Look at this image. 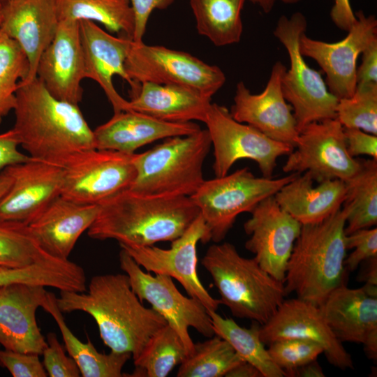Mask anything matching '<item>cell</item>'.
I'll list each match as a JSON object with an SVG mask.
<instances>
[{
	"label": "cell",
	"mask_w": 377,
	"mask_h": 377,
	"mask_svg": "<svg viewBox=\"0 0 377 377\" xmlns=\"http://www.w3.org/2000/svg\"><path fill=\"white\" fill-rule=\"evenodd\" d=\"M13 110L12 129L33 159L62 166L77 152L96 148L78 105L54 98L37 77L19 83Z\"/></svg>",
	"instance_id": "1"
},
{
	"label": "cell",
	"mask_w": 377,
	"mask_h": 377,
	"mask_svg": "<svg viewBox=\"0 0 377 377\" xmlns=\"http://www.w3.org/2000/svg\"><path fill=\"white\" fill-rule=\"evenodd\" d=\"M57 304L62 313L80 311L90 315L104 344L111 351L130 353L133 360L167 324L156 311L142 304L126 274L96 275L87 293L60 291Z\"/></svg>",
	"instance_id": "2"
},
{
	"label": "cell",
	"mask_w": 377,
	"mask_h": 377,
	"mask_svg": "<svg viewBox=\"0 0 377 377\" xmlns=\"http://www.w3.org/2000/svg\"><path fill=\"white\" fill-rule=\"evenodd\" d=\"M200 215L188 196H148L126 189L99 205L87 230L98 240L114 239L119 245L150 246L172 242Z\"/></svg>",
	"instance_id": "3"
},
{
	"label": "cell",
	"mask_w": 377,
	"mask_h": 377,
	"mask_svg": "<svg viewBox=\"0 0 377 377\" xmlns=\"http://www.w3.org/2000/svg\"><path fill=\"white\" fill-rule=\"evenodd\" d=\"M346 217L341 208L319 223L302 225L283 281L286 295L295 293L297 298L320 306L344 283Z\"/></svg>",
	"instance_id": "4"
},
{
	"label": "cell",
	"mask_w": 377,
	"mask_h": 377,
	"mask_svg": "<svg viewBox=\"0 0 377 377\" xmlns=\"http://www.w3.org/2000/svg\"><path fill=\"white\" fill-rule=\"evenodd\" d=\"M232 316L264 325L276 313L286 293L253 258L241 256L229 242L211 245L201 260Z\"/></svg>",
	"instance_id": "5"
},
{
	"label": "cell",
	"mask_w": 377,
	"mask_h": 377,
	"mask_svg": "<svg viewBox=\"0 0 377 377\" xmlns=\"http://www.w3.org/2000/svg\"><path fill=\"white\" fill-rule=\"evenodd\" d=\"M212 142L207 129L174 136L134 154L135 178L128 188L148 196H188L204 182L202 167Z\"/></svg>",
	"instance_id": "6"
},
{
	"label": "cell",
	"mask_w": 377,
	"mask_h": 377,
	"mask_svg": "<svg viewBox=\"0 0 377 377\" xmlns=\"http://www.w3.org/2000/svg\"><path fill=\"white\" fill-rule=\"evenodd\" d=\"M298 175L289 173L279 178L258 177L249 168H244L223 177L205 179L190 198L203 219L207 242L220 243L239 214L251 213L263 200L274 195Z\"/></svg>",
	"instance_id": "7"
},
{
	"label": "cell",
	"mask_w": 377,
	"mask_h": 377,
	"mask_svg": "<svg viewBox=\"0 0 377 377\" xmlns=\"http://www.w3.org/2000/svg\"><path fill=\"white\" fill-rule=\"evenodd\" d=\"M306 27L304 15L296 12L290 17L281 15L273 32L289 57L290 68L283 75L281 88L299 131L311 122L336 118L338 103L320 73L308 65L300 52V38Z\"/></svg>",
	"instance_id": "8"
},
{
	"label": "cell",
	"mask_w": 377,
	"mask_h": 377,
	"mask_svg": "<svg viewBox=\"0 0 377 377\" xmlns=\"http://www.w3.org/2000/svg\"><path fill=\"white\" fill-rule=\"evenodd\" d=\"M125 69L138 86L147 82L175 85L211 98L226 82L224 73L217 66L183 51L144 42H131Z\"/></svg>",
	"instance_id": "9"
},
{
	"label": "cell",
	"mask_w": 377,
	"mask_h": 377,
	"mask_svg": "<svg viewBox=\"0 0 377 377\" xmlns=\"http://www.w3.org/2000/svg\"><path fill=\"white\" fill-rule=\"evenodd\" d=\"M119 259L120 267L128 276L133 291L141 302H149L176 331L187 355L194 346L189 327L207 338L215 335L206 307L198 300L182 295L170 276L159 274L153 276L145 272L123 249L119 252Z\"/></svg>",
	"instance_id": "10"
},
{
	"label": "cell",
	"mask_w": 377,
	"mask_h": 377,
	"mask_svg": "<svg viewBox=\"0 0 377 377\" xmlns=\"http://www.w3.org/2000/svg\"><path fill=\"white\" fill-rule=\"evenodd\" d=\"M204 123L214 148L213 170L217 177L226 175L235 163L246 158L258 164L263 177L271 178L277 159L294 149L236 121L225 106L217 103H211Z\"/></svg>",
	"instance_id": "11"
},
{
	"label": "cell",
	"mask_w": 377,
	"mask_h": 377,
	"mask_svg": "<svg viewBox=\"0 0 377 377\" xmlns=\"http://www.w3.org/2000/svg\"><path fill=\"white\" fill-rule=\"evenodd\" d=\"M134 154L96 148L77 152L61 166V195L77 203L99 205L128 189L136 176Z\"/></svg>",
	"instance_id": "12"
},
{
	"label": "cell",
	"mask_w": 377,
	"mask_h": 377,
	"mask_svg": "<svg viewBox=\"0 0 377 377\" xmlns=\"http://www.w3.org/2000/svg\"><path fill=\"white\" fill-rule=\"evenodd\" d=\"M360 165V158L348 154L343 127L334 118L302 128L282 169L286 173L307 172L320 183L331 179L345 182L357 172Z\"/></svg>",
	"instance_id": "13"
},
{
	"label": "cell",
	"mask_w": 377,
	"mask_h": 377,
	"mask_svg": "<svg viewBox=\"0 0 377 377\" xmlns=\"http://www.w3.org/2000/svg\"><path fill=\"white\" fill-rule=\"evenodd\" d=\"M207 228L200 214L187 230L171 242L170 249L120 245L147 272L165 274L179 281L188 296L201 302L207 311H216L221 304L204 287L197 272V244L207 243Z\"/></svg>",
	"instance_id": "14"
},
{
	"label": "cell",
	"mask_w": 377,
	"mask_h": 377,
	"mask_svg": "<svg viewBox=\"0 0 377 377\" xmlns=\"http://www.w3.org/2000/svg\"><path fill=\"white\" fill-rule=\"evenodd\" d=\"M356 21L347 36L338 42L327 43L302 34L300 50L315 60L326 75L328 90L338 100L350 97L357 87V61L364 50L377 39V20L362 11L355 13Z\"/></svg>",
	"instance_id": "15"
},
{
	"label": "cell",
	"mask_w": 377,
	"mask_h": 377,
	"mask_svg": "<svg viewBox=\"0 0 377 377\" xmlns=\"http://www.w3.org/2000/svg\"><path fill=\"white\" fill-rule=\"evenodd\" d=\"M251 214L244 223L249 236L245 248L265 271L283 283L302 225L279 206L274 195L263 200Z\"/></svg>",
	"instance_id": "16"
},
{
	"label": "cell",
	"mask_w": 377,
	"mask_h": 377,
	"mask_svg": "<svg viewBox=\"0 0 377 377\" xmlns=\"http://www.w3.org/2000/svg\"><path fill=\"white\" fill-rule=\"evenodd\" d=\"M286 69L283 63L276 61L265 88L260 94H252L243 82H238L230 112L236 121L294 147L299 128L292 107L285 99L281 88L282 77Z\"/></svg>",
	"instance_id": "17"
},
{
	"label": "cell",
	"mask_w": 377,
	"mask_h": 377,
	"mask_svg": "<svg viewBox=\"0 0 377 377\" xmlns=\"http://www.w3.org/2000/svg\"><path fill=\"white\" fill-rule=\"evenodd\" d=\"M12 183L0 199V220L28 224L61 195V166L31 158L6 168Z\"/></svg>",
	"instance_id": "18"
},
{
	"label": "cell",
	"mask_w": 377,
	"mask_h": 377,
	"mask_svg": "<svg viewBox=\"0 0 377 377\" xmlns=\"http://www.w3.org/2000/svg\"><path fill=\"white\" fill-rule=\"evenodd\" d=\"M265 344L284 339H302L320 344L328 362L345 370L353 361L325 320L319 306L299 298L284 300L272 317L260 325Z\"/></svg>",
	"instance_id": "19"
},
{
	"label": "cell",
	"mask_w": 377,
	"mask_h": 377,
	"mask_svg": "<svg viewBox=\"0 0 377 377\" xmlns=\"http://www.w3.org/2000/svg\"><path fill=\"white\" fill-rule=\"evenodd\" d=\"M36 77L54 98L75 105L82 101V81L87 74L79 21L59 20L53 40L39 59Z\"/></svg>",
	"instance_id": "20"
},
{
	"label": "cell",
	"mask_w": 377,
	"mask_h": 377,
	"mask_svg": "<svg viewBox=\"0 0 377 377\" xmlns=\"http://www.w3.org/2000/svg\"><path fill=\"white\" fill-rule=\"evenodd\" d=\"M47 290L44 286L12 283L0 287V344L4 349L41 355L47 341L36 320Z\"/></svg>",
	"instance_id": "21"
},
{
	"label": "cell",
	"mask_w": 377,
	"mask_h": 377,
	"mask_svg": "<svg viewBox=\"0 0 377 377\" xmlns=\"http://www.w3.org/2000/svg\"><path fill=\"white\" fill-rule=\"evenodd\" d=\"M80 34L87 78L100 85L111 103L114 113L126 110L128 101L118 94L112 77L118 75L129 84L131 98L138 94L140 86L130 79L125 69V61L132 40L113 36L96 22L88 20L80 21Z\"/></svg>",
	"instance_id": "22"
},
{
	"label": "cell",
	"mask_w": 377,
	"mask_h": 377,
	"mask_svg": "<svg viewBox=\"0 0 377 377\" xmlns=\"http://www.w3.org/2000/svg\"><path fill=\"white\" fill-rule=\"evenodd\" d=\"M2 6L0 29L15 40L30 65L27 82L36 77L39 59L53 40L59 23L56 0H17Z\"/></svg>",
	"instance_id": "23"
},
{
	"label": "cell",
	"mask_w": 377,
	"mask_h": 377,
	"mask_svg": "<svg viewBox=\"0 0 377 377\" xmlns=\"http://www.w3.org/2000/svg\"><path fill=\"white\" fill-rule=\"evenodd\" d=\"M200 129L193 121L169 122L128 110L114 113L112 118L93 131L96 149L132 154L154 141L190 135Z\"/></svg>",
	"instance_id": "24"
},
{
	"label": "cell",
	"mask_w": 377,
	"mask_h": 377,
	"mask_svg": "<svg viewBox=\"0 0 377 377\" xmlns=\"http://www.w3.org/2000/svg\"><path fill=\"white\" fill-rule=\"evenodd\" d=\"M98 210L99 205L80 204L59 195L27 225L45 252L57 258L68 259Z\"/></svg>",
	"instance_id": "25"
},
{
	"label": "cell",
	"mask_w": 377,
	"mask_h": 377,
	"mask_svg": "<svg viewBox=\"0 0 377 377\" xmlns=\"http://www.w3.org/2000/svg\"><path fill=\"white\" fill-rule=\"evenodd\" d=\"M327 325L343 342L364 344L377 339V297L362 288H350L342 283L319 306Z\"/></svg>",
	"instance_id": "26"
},
{
	"label": "cell",
	"mask_w": 377,
	"mask_h": 377,
	"mask_svg": "<svg viewBox=\"0 0 377 377\" xmlns=\"http://www.w3.org/2000/svg\"><path fill=\"white\" fill-rule=\"evenodd\" d=\"M346 196L345 182L326 180L314 186L309 172L298 175L274 198L279 206L301 225L319 223L341 208Z\"/></svg>",
	"instance_id": "27"
},
{
	"label": "cell",
	"mask_w": 377,
	"mask_h": 377,
	"mask_svg": "<svg viewBox=\"0 0 377 377\" xmlns=\"http://www.w3.org/2000/svg\"><path fill=\"white\" fill-rule=\"evenodd\" d=\"M211 98L191 89L143 82L138 94L128 101L127 109L169 122H205Z\"/></svg>",
	"instance_id": "28"
},
{
	"label": "cell",
	"mask_w": 377,
	"mask_h": 377,
	"mask_svg": "<svg viewBox=\"0 0 377 377\" xmlns=\"http://www.w3.org/2000/svg\"><path fill=\"white\" fill-rule=\"evenodd\" d=\"M41 307L54 319L69 355L76 362L82 377H121L122 369L131 357L128 353L111 351L108 354L96 350L90 340L84 343L68 327L57 304V297L46 293Z\"/></svg>",
	"instance_id": "29"
},
{
	"label": "cell",
	"mask_w": 377,
	"mask_h": 377,
	"mask_svg": "<svg viewBox=\"0 0 377 377\" xmlns=\"http://www.w3.org/2000/svg\"><path fill=\"white\" fill-rule=\"evenodd\" d=\"M26 283L51 287L60 291L84 292L87 277L83 268L68 259L50 256L23 267L0 266V287Z\"/></svg>",
	"instance_id": "30"
},
{
	"label": "cell",
	"mask_w": 377,
	"mask_h": 377,
	"mask_svg": "<svg viewBox=\"0 0 377 377\" xmlns=\"http://www.w3.org/2000/svg\"><path fill=\"white\" fill-rule=\"evenodd\" d=\"M360 168L345 181V234L377 224V160L360 158Z\"/></svg>",
	"instance_id": "31"
},
{
	"label": "cell",
	"mask_w": 377,
	"mask_h": 377,
	"mask_svg": "<svg viewBox=\"0 0 377 377\" xmlns=\"http://www.w3.org/2000/svg\"><path fill=\"white\" fill-rule=\"evenodd\" d=\"M246 0H189L199 34L221 47L239 43Z\"/></svg>",
	"instance_id": "32"
},
{
	"label": "cell",
	"mask_w": 377,
	"mask_h": 377,
	"mask_svg": "<svg viewBox=\"0 0 377 377\" xmlns=\"http://www.w3.org/2000/svg\"><path fill=\"white\" fill-rule=\"evenodd\" d=\"M59 20H88L133 40L134 13L129 0H56Z\"/></svg>",
	"instance_id": "33"
},
{
	"label": "cell",
	"mask_w": 377,
	"mask_h": 377,
	"mask_svg": "<svg viewBox=\"0 0 377 377\" xmlns=\"http://www.w3.org/2000/svg\"><path fill=\"white\" fill-rule=\"evenodd\" d=\"M215 335L228 341L239 357L255 366L263 377H283L285 372L270 357L260 337L259 323L249 328L239 326L233 319L223 318L216 311H207Z\"/></svg>",
	"instance_id": "34"
},
{
	"label": "cell",
	"mask_w": 377,
	"mask_h": 377,
	"mask_svg": "<svg viewBox=\"0 0 377 377\" xmlns=\"http://www.w3.org/2000/svg\"><path fill=\"white\" fill-rule=\"evenodd\" d=\"M187 355L181 338L168 324L158 330L133 360L135 376L165 377Z\"/></svg>",
	"instance_id": "35"
},
{
	"label": "cell",
	"mask_w": 377,
	"mask_h": 377,
	"mask_svg": "<svg viewBox=\"0 0 377 377\" xmlns=\"http://www.w3.org/2000/svg\"><path fill=\"white\" fill-rule=\"evenodd\" d=\"M230 344L214 335L194 343L192 352L179 364L177 377H223L242 362Z\"/></svg>",
	"instance_id": "36"
},
{
	"label": "cell",
	"mask_w": 377,
	"mask_h": 377,
	"mask_svg": "<svg viewBox=\"0 0 377 377\" xmlns=\"http://www.w3.org/2000/svg\"><path fill=\"white\" fill-rule=\"evenodd\" d=\"M50 256L38 244L27 224L0 220V266L23 267Z\"/></svg>",
	"instance_id": "37"
},
{
	"label": "cell",
	"mask_w": 377,
	"mask_h": 377,
	"mask_svg": "<svg viewBox=\"0 0 377 377\" xmlns=\"http://www.w3.org/2000/svg\"><path fill=\"white\" fill-rule=\"evenodd\" d=\"M29 59L13 38L0 29V116L13 110L15 92L20 82L29 74Z\"/></svg>",
	"instance_id": "38"
},
{
	"label": "cell",
	"mask_w": 377,
	"mask_h": 377,
	"mask_svg": "<svg viewBox=\"0 0 377 377\" xmlns=\"http://www.w3.org/2000/svg\"><path fill=\"white\" fill-rule=\"evenodd\" d=\"M336 114L343 127L377 135V84H357L352 96L338 100Z\"/></svg>",
	"instance_id": "39"
},
{
	"label": "cell",
	"mask_w": 377,
	"mask_h": 377,
	"mask_svg": "<svg viewBox=\"0 0 377 377\" xmlns=\"http://www.w3.org/2000/svg\"><path fill=\"white\" fill-rule=\"evenodd\" d=\"M268 353L274 362L284 372L316 360L323 353L316 342L302 339H284L268 344Z\"/></svg>",
	"instance_id": "40"
},
{
	"label": "cell",
	"mask_w": 377,
	"mask_h": 377,
	"mask_svg": "<svg viewBox=\"0 0 377 377\" xmlns=\"http://www.w3.org/2000/svg\"><path fill=\"white\" fill-rule=\"evenodd\" d=\"M47 346L42 353L43 364L50 377H78L80 369L71 357L66 355L65 350L58 341L54 332L47 335Z\"/></svg>",
	"instance_id": "41"
},
{
	"label": "cell",
	"mask_w": 377,
	"mask_h": 377,
	"mask_svg": "<svg viewBox=\"0 0 377 377\" xmlns=\"http://www.w3.org/2000/svg\"><path fill=\"white\" fill-rule=\"evenodd\" d=\"M347 250L354 251L345 259V268L349 272L355 270L364 260L377 257V228L357 230L346 235Z\"/></svg>",
	"instance_id": "42"
},
{
	"label": "cell",
	"mask_w": 377,
	"mask_h": 377,
	"mask_svg": "<svg viewBox=\"0 0 377 377\" xmlns=\"http://www.w3.org/2000/svg\"><path fill=\"white\" fill-rule=\"evenodd\" d=\"M0 364L13 377H46L47 374L39 355L6 349L0 350Z\"/></svg>",
	"instance_id": "43"
},
{
	"label": "cell",
	"mask_w": 377,
	"mask_h": 377,
	"mask_svg": "<svg viewBox=\"0 0 377 377\" xmlns=\"http://www.w3.org/2000/svg\"><path fill=\"white\" fill-rule=\"evenodd\" d=\"M175 0H129L135 18V29L133 41L143 42L147 22L154 10H164L173 3Z\"/></svg>",
	"instance_id": "44"
},
{
	"label": "cell",
	"mask_w": 377,
	"mask_h": 377,
	"mask_svg": "<svg viewBox=\"0 0 377 377\" xmlns=\"http://www.w3.org/2000/svg\"><path fill=\"white\" fill-rule=\"evenodd\" d=\"M346 148L352 157L370 156L377 160V136L358 128H344Z\"/></svg>",
	"instance_id": "45"
},
{
	"label": "cell",
	"mask_w": 377,
	"mask_h": 377,
	"mask_svg": "<svg viewBox=\"0 0 377 377\" xmlns=\"http://www.w3.org/2000/svg\"><path fill=\"white\" fill-rule=\"evenodd\" d=\"M19 145L17 138L13 129L0 133V176L8 166L31 158L18 149Z\"/></svg>",
	"instance_id": "46"
},
{
	"label": "cell",
	"mask_w": 377,
	"mask_h": 377,
	"mask_svg": "<svg viewBox=\"0 0 377 377\" xmlns=\"http://www.w3.org/2000/svg\"><path fill=\"white\" fill-rule=\"evenodd\" d=\"M362 61L357 68V85L377 84V39L362 52Z\"/></svg>",
	"instance_id": "47"
},
{
	"label": "cell",
	"mask_w": 377,
	"mask_h": 377,
	"mask_svg": "<svg viewBox=\"0 0 377 377\" xmlns=\"http://www.w3.org/2000/svg\"><path fill=\"white\" fill-rule=\"evenodd\" d=\"M330 17L340 29L348 31L356 21L349 0H334Z\"/></svg>",
	"instance_id": "48"
},
{
	"label": "cell",
	"mask_w": 377,
	"mask_h": 377,
	"mask_svg": "<svg viewBox=\"0 0 377 377\" xmlns=\"http://www.w3.org/2000/svg\"><path fill=\"white\" fill-rule=\"evenodd\" d=\"M288 377H324L322 367L317 360L302 365L292 371L286 373Z\"/></svg>",
	"instance_id": "49"
},
{
	"label": "cell",
	"mask_w": 377,
	"mask_h": 377,
	"mask_svg": "<svg viewBox=\"0 0 377 377\" xmlns=\"http://www.w3.org/2000/svg\"><path fill=\"white\" fill-rule=\"evenodd\" d=\"M358 281H364L365 284L377 286V257L364 260Z\"/></svg>",
	"instance_id": "50"
},
{
	"label": "cell",
	"mask_w": 377,
	"mask_h": 377,
	"mask_svg": "<svg viewBox=\"0 0 377 377\" xmlns=\"http://www.w3.org/2000/svg\"><path fill=\"white\" fill-rule=\"evenodd\" d=\"M226 377H263L261 372L253 364L242 361L232 368Z\"/></svg>",
	"instance_id": "51"
},
{
	"label": "cell",
	"mask_w": 377,
	"mask_h": 377,
	"mask_svg": "<svg viewBox=\"0 0 377 377\" xmlns=\"http://www.w3.org/2000/svg\"><path fill=\"white\" fill-rule=\"evenodd\" d=\"M258 5L265 13H269L274 8L276 0H249Z\"/></svg>",
	"instance_id": "52"
},
{
	"label": "cell",
	"mask_w": 377,
	"mask_h": 377,
	"mask_svg": "<svg viewBox=\"0 0 377 377\" xmlns=\"http://www.w3.org/2000/svg\"><path fill=\"white\" fill-rule=\"evenodd\" d=\"M12 183L11 179L6 175L1 173L0 176V199L4 195Z\"/></svg>",
	"instance_id": "53"
},
{
	"label": "cell",
	"mask_w": 377,
	"mask_h": 377,
	"mask_svg": "<svg viewBox=\"0 0 377 377\" xmlns=\"http://www.w3.org/2000/svg\"><path fill=\"white\" fill-rule=\"evenodd\" d=\"M284 3L293 4L299 2L301 0H281Z\"/></svg>",
	"instance_id": "54"
},
{
	"label": "cell",
	"mask_w": 377,
	"mask_h": 377,
	"mask_svg": "<svg viewBox=\"0 0 377 377\" xmlns=\"http://www.w3.org/2000/svg\"><path fill=\"white\" fill-rule=\"evenodd\" d=\"M15 1H17V0H0V5L4 6L6 4H8Z\"/></svg>",
	"instance_id": "55"
},
{
	"label": "cell",
	"mask_w": 377,
	"mask_h": 377,
	"mask_svg": "<svg viewBox=\"0 0 377 377\" xmlns=\"http://www.w3.org/2000/svg\"><path fill=\"white\" fill-rule=\"evenodd\" d=\"M2 16H3L2 6L1 5H0V27H1V21H2Z\"/></svg>",
	"instance_id": "56"
},
{
	"label": "cell",
	"mask_w": 377,
	"mask_h": 377,
	"mask_svg": "<svg viewBox=\"0 0 377 377\" xmlns=\"http://www.w3.org/2000/svg\"><path fill=\"white\" fill-rule=\"evenodd\" d=\"M2 118H3V117H2L1 116H0V124L1 123Z\"/></svg>",
	"instance_id": "57"
}]
</instances>
